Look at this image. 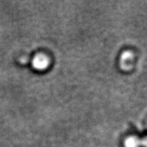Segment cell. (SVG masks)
<instances>
[{
    "mask_svg": "<svg viewBox=\"0 0 147 147\" xmlns=\"http://www.w3.org/2000/svg\"><path fill=\"white\" fill-rule=\"evenodd\" d=\"M49 64V59L46 56L43 54H38L35 56L33 59V67L37 70H45L47 68Z\"/></svg>",
    "mask_w": 147,
    "mask_h": 147,
    "instance_id": "obj_1",
    "label": "cell"
},
{
    "mask_svg": "<svg viewBox=\"0 0 147 147\" xmlns=\"http://www.w3.org/2000/svg\"><path fill=\"white\" fill-rule=\"evenodd\" d=\"M139 145V141L136 138H129L125 142V147H138Z\"/></svg>",
    "mask_w": 147,
    "mask_h": 147,
    "instance_id": "obj_2",
    "label": "cell"
}]
</instances>
